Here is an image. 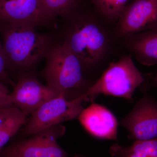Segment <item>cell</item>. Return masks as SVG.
<instances>
[{"label":"cell","mask_w":157,"mask_h":157,"mask_svg":"<svg viewBox=\"0 0 157 157\" xmlns=\"http://www.w3.org/2000/svg\"><path fill=\"white\" fill-rule=\"evenodd\" d=\"M63 93L42 104L30 115L22 134L30 136L50 127L78 117L84 108L81 104L69 101Z\"/></svg>","instance_id":"5b68a950"},{"label":"cell","mask_w":157,"mask_h":157,"mask_svg":"<svg viewBox=\"0 0 157 157\" xmlns=\"http://www.w3.org/2000/svg\"><path fill=\"white\" fill-rule=\"evenodd\" d=\"M127 45L140 63L157 64V28L128 37Z\"/></svg>","instance_id":"7c38bea8"},{"label":"cell","mask_w":157,"mask_h":157,"mask_svg":"<svg viewBox=\"0 0 157 157\" xmlns=\"http://www.w3.org/2000/svg\"><path fill=\"white\" fill-rule=\"evenodd\" d=\"M3 108V107H2V108H0V109H2V108Z\"/></svg>","instance_id":"7402d4cb"},{"label":"cell","mask_w":157,"mask_h":157,"mask_svg":"<svg viewBox=\"0 0 157 157\" xmlns=\"http://www.w3.org/2000/svg\"><path fill=\"white\" fill-rule=\"evenodd\" d=\"M8 67V63L4 52L2 42L1 28L0 26V80L6 79L8 77L7 73Z\"/></svg>","instance_id":"e0dca14e"},{"label":"cell","mask_w":157,"mask_h":157,"mask_svg":"<svg viewBox=\"0 0 157 157\" xmlns=\"http://www.w3.org/2000/svg\"><path fill=\"white\" fill-rule=\"evenodd\" d=\"M78 118L83 128L94 137L117 140V120L106 107L92 103L87 108H84Z\"/></svg>","instance_id":"8fae6325"},{"label":"cell","mask_w":157,"mask_h":157,"mask_svg":"<svg viewBox=\"0 0 157 157\" xmlns=\"http://www.w3.org/2000/svg\"><path fill=\"white\" fill-rule=\"evenodd\" d=\"M63 44L73 52L82 66H92L107 50L108 38L103 27L93 17L79 16L65 31Z\"/></svg>","instance_id":"3957f363"},{"label":"cell","mask_w":157,"mask_h":157,"mask_svg":"<svg viewBox=\"0 0 157 157\" xmlns=\"http://www.w3.org/2000/svg\"><path fill=\"white\" fill-rule=\"evenodd\" d=\"M42 15L47 22L58 16L69 17L77 7L78 0H38Z\"/></svg>","instance_id":"9a60e30c"},{"label":"cell","mask_w":157,"mask_h":157,"mask_svg":"<svg viewBox=\"0 0 157 157\" xmlns=\"http://www.w3.org/2000/svg\"><path fill=\"white\" fill-rule=\"evenodd\" d=\"M27 118L21 110L13 105L0 109V152L24 125Z\"/></svg>","instance_id":"4fadbf2b"},{"label":"cell","mask_w":157,"mask_h":157,"mask_svg":"<svg viewBox=\"0 0 157 157\" xmlns=\"http://www.w3.org/2000/svg\"><path fill=\"white\" fill-rule=\"evenodd\" d=\"M63 93L44 85L33 76H23L10 94V101L28 116L46 101Z\"/></svg>","instance_id":"9c48e42d"},{"label":"cell","mask_w":157,"mask_h":157,"mask_svg":"<svg viewBox=\"0 0 157 157\" xmlns=\"http://www.w3.org/2000/svg\"><path fill=\"white\" fill-rule=\"evenodd\" d=\"M157 28V0H133L118 20L116 33L122 38Z\"/></svg>","instance_id":"52a82bcc"},{"label":"cell","mask_w":157,"mask_h":157,"mask_svg":"<svg viewBox=\"0 0 157 157\" xmlns=\"http://www.w3.org/2000/svg\"><path fill=\"white\" fill-rule=\"evenodd\" d=\"M120 124L135 140L157 138V101L147 95L144 96Z\"/></svg>","instance_id":"ba28073f"},{"label":"cell","mask_w":157,"mask_h":157,"mask_svg":"<svg viewBox=\"0 0 157 157\" xmlns=\"http://www.w3.org/2000/svg\"><path fill=\"white\" fill-rule=\"evenodd\" d=\"M109 152L114 157H157V137L148 140H135L131 146L113 145Z\"/></svg>","instance_id":"5bb4252c"},{"label":"cell","mask_w":157,"mask_h":157,"mask_svg":"<svg viewBox=\"0 0 157 157\" xmlns=\"http://www.w3.org/2000/svg\"><path fill=\"white\" fill-rule=\"evenodd\" d=\"M73 157H84L83 156L81 155H75V156H74Z\"/></svg>","instance_id":"ffe728a7"},{"label":"cell","mask_w":157,"mask_h":157,"mask_svg":"<svg viewBox=\"0 0 157 157\" xmlns=\"http://www.w3.org/2000/svg\"><path fill=\"white\" fill-rule=\"evenodd\" d=\"M46 22L38 0H0V25L36 28Z\"/></svg>","instance_id":"30bf717a"},{"label":"cell","mask_w":157,"mask_h":157,"mask_svg":"<svg viewBox=\"0 0 157 157\" xmlns=\"http://www.w3.org/2000/svg\"><path fill=\"white\" fill-rule=\"evenodd\" d=\"M152 80L155 86L157 87V71L156 73H155V75L152 76Z\"/></svg>","instance_id":"d6986e66"},{"label":"cell","mask_w":157,"mask_h":157,"mask_svg":"<svg viewBox=\"0 0 157 157\" xmlns=\"http://www.w3.org/2000/svg\"><path fill=\"white\" fill-rule=\"evenodd\" d=\"M81 1V0H78V2H80V1Z\"/></svg>","instance_id":"44dd1931"},{"label":"cell","mask_w":157,"mask_h":157,"mask_svg":"<svg viewBox=\"0 0 157 157\" xmlns=\"http://www.w3.org/2000/svg\"><path fill=\"white\" fill-rule=\"evenodd\" d=\"M8 67L27 69L42 58L53 44V37L40 33L30 26L0 25Z\"/></svg>","instance_id":"6da1fadb"},{"label":"cell","mask_w":157,"mask_h":157,"mask_svg":"<svg viewBox=\"0 0 157 157\" xmlns=\"http://www.w3.org/2000/svg\"><path fill=\"white\" fill-rule=\"evenodd\" d=\"M10 94L7 87L0 81V108L12 105L10 101Z\"/></svg>","instance_id":"ac0fdd59"},{"label":"cell","mask_w":157,"mask_h":157,"mask_svg":"<svg viewBox=\"0 0 157 157\" xmlns=\"http://www.w3.org/2000/svg\"><path fill=\"white\" fill-rule=\"evenodd\" d=\"M144 80L131 57L126 56L110 64L94 84L73 101L82 104L84 102H92L99 95L104 94L132 102L134 93Z\"/></svg>","instance_id":"7a4b0ae2"},{"label":"cell","mask_w":157,"mask_h":157,"mask_svg":"<svg viewBox=\"0 0 157 157\" xmlns=\"http://www.w3.org/2000/svg\"><path fill=\"white\" fill-rule=\"evenodd\" d=\"M65 132V127L61 125L50 127L3 148L0 155L2 157H66L67 153L57 142V139L64 135Z\"/></svg>","instance_id":"8992f818"},{"label":"cell","mask_w":157,"mask_h":157,"mask_svg":"<svg viewBox=\"0 0 157 157\" xmlns=\"http://www.w3.org/2000/svg\"><path fill=\"white\" fill-rule=\"evenodd\" d=\"M46 64L41 75L46 85L59 91L87 89L81 63L76 56L62 44L52 45L45 56Z\"/></svg>","instance_id":"277c9868"},{"label":"cell","mask_w":157,"mask_h":157,"mask_svg":"<svg viewBox=\"0 0 157 157\" xmlns=\"http://www.w3.org/2000/svg\"><path fill=\"white\" fill-rule=\"evenodd\" d=\"M98 14L109 21L120 17L129 0H90Z\"/></svg>","instance_id":"2e32d148"}]
</instances>
